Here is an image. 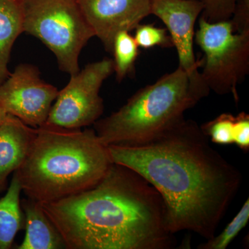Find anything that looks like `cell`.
Listing matches in <instances>:
<instances>
[{"label": "cell", "instance_id": "obj_1", "mask_svg": "<svg viewBox=\"0 0 249 249\" xmlns=\"http://www.w3.org/2000/svg\"><path fill=\"white\" fill-rule=\"evenodd\" d=\"M108 148L113 163L137 172L160 193L172 233L189 231L206 240L216 235L242 175L196 121L183 116L148 142Z\"/></svg>", "mask_w": 249, "mask_h": 249}, {"label": "cell", "instance_id": "obj_2", "mask_svg": "<svg viewBox=\"0 0 249 249\" xmlns=\"http://www.w3.org/2000/svg\"><path fill=\"white\" fill-rule=\"evenodd\" d=\"M41 205L67 249H168L176 243L160 193L124 165L113 163L87 191Z\"/></svg>", "mask_w": 249, "mask_h": 249}, {"label": "cell", "instance_id": "obj_3", "mask_svg": "<svg viewBox=\"0 0 249 249\" xmlns=\"http://www.w3.org/2000/svg\"><path fill=\"white\" fill-rule=\"evenodd\" d=\"M113 163L94 129L44 124L36 128L27 157L14 173L26 196L42 204L92 188Z\"/></svg>", "mask_w": 249, "mask_h": 249}, {"label": "cell", "instance_id": "obj_4", "mask_svg": "<svg viewBox=\"0 0 249 249\" xmlns=\"http://www.w3.org/2000/svg\"><path fill=\"white\" fill-rule=\"evenodd\" d=\"M199 69L178 67L137 91L119 110L99 119L93 129L105 145H136L155 138L210 93Z\"/></svg>", "mask_w": 249, "mask_h": 249}, {"label": "cell", "instance_id": "obj_5", "mask_svg": "<svg viewBox=\"0 0 249 249\" xmlns=\"http://www.w3.org/2000/svg\"><path fill=\"white\" fill-rule=\"evenodd\" d=\"M20 4L23 31L53 52L61 71L78 73L81 51L95 34L76 0H20Z\"/></svg>", "mask_w": 249, "mask_h": 249}, {"label": "cell", "instance_id": "obj_6", "mask_svg": "<svg viewBox=\"0 0 249 249\" xmlns=\"http://www.w3.org/2000/svg\"><path fill=\"white\" fill-rule=\"evenodd\" d=\"M199 24L195 36L205 54L201 76L210 91L231 93L237 102V85L249 71V32H235L230 19L210 23L201 16Z\"/></svg>", "mask_w": 249, "mask_h": 249}, {"label": "cell", "instance_id": "obj_7", "mask_svg": "<svg viewBox=\"0 0 249 249\" xmlns=\"http://www.w3.org/2000/svg\"><path fill=\"white\" fill-rule=\"evenodd\" d=\"M114 71V60L105 58L72 75L68 84L59 91L45 124L67 129L93 124L104 110L100 89Z\"/></svg>", "mask_w": 249, "mask_h": 249}, {"label": "cell", "instance_id": "obj_8", "mask_svg": "<svg viewBox=\"0 0 249 249\" xmlns=\"http://www.w3.org/2000/svg\"><path fill=\"white\" fill-rule=\"evenodd\" d=\"M58 89L40 78L38 69L21 64L0 85V107L30 127L43 125Z\"/></svg>", "mask_w": 249, "mask_h": 249}, {"label": "cell", "instance_id": "obj_9", "mask_svg": "<svg viewBox=\"0 0 249 249\" xmlns=\"http://www.w3.org/2000/svg\"><path fill=\"white\" fill-rule=\"evenodd\" d=\"M87 22L107 52L119 32L136 29L151 14V0H76Z\"/></svg>", "mask_w": 249, "mask_h": 249}, {"label": "cell", "instance_id": "obj_10", "mask_svg": "<svg viewBox=\"0 0 249 249\" xmlns=\"http://www.w3.org/2000/svg\"><path fill=\"white\" fill-rule=\"evenodd\" d=\"M204 10L198 0H151V14L160 18L169 31L178 54V67L188 73L203 64L196 59L193 49L195 25Z\"/></svg>", "mask_w": 249, "mask_h": 249}, {"label": "cell", "instance_id": "obj_11", "mask_svg": "<svg viewBox=\"0 0 249 249\" xmlns=\"http://www.w3.org/2000/svg\"><path fill=\"white\" fill-rule=\"evenodd\" d=\"M36 134V128L10 114L0 124V193L7 190L9 175L24 163Z\"/></svg>", "mask_w": 249, "mask_h": 249}, {"label": "cell", "instance_id": "obj_12", "mask_svg": "<svg viewBox=\"0 0 249 249\" xmlns=\"http://www.w3.org/2000/svg\"><path fill=\"white\" fill-rule=\"evenodd\" d=\"M24 217L25 237L18 249H65L66 245L40 203L30 198L20 201Z\"/></svg>", "mask_w": 249, "mask_h": 249}, {"label": "cell", "instance_id": "obj_13", "mask_svg": "<svg viewBox=\"0 0 249 249\" xmlns=\"http://www.w3.org/2000/svg\"><path fill=\"white\" fill-rule=\"evenodd\" d=\"M23 32L20 0H0V85L11 74L8 65L11 50Z\"/></svg>", "mask_w": 249, "mask_h": 249}, {"label": "cell", "instance_id": "obj_14", "mask_svg": "<svg viewBox=\"0 0 249 249\" xmlns=\"http://www.w3.org/2000/svg\"><path fill=\"white\" fill-rule=\"evenodd\" d=\"M22 189L14 173L7 192L0 198V249H11L15 237L24 228V217L20 204Z\"/></svg>", "mask_w": 249, "mask_h": 249}, {"label": "cell", "instance_id": "obj_15", "mask_svg": "<svg viewBox=\"0 0 249 249\" xmlns=\"http://www.w3.org/2000/svg\"><path fill=\"white\" fill-rule=\"evenodd\" d=\"M139 47L129 31H123L116 35L113 45L114 66L116 79L124 80L134 69L139 54Z\"/></svg>", "mask_w": 249, "mask_h": 249}, {"label": "cell", "instance_id": "obj_16", "mask_svg": "<svg viewBox=\"0 0 249 249\" xmlns=\"http://www.w3.org/2000/svg\"><path fill=\"white\" fill-rule=\"evenodd\" d=\"M249 220V199L245 201L231 222L218 235L198 246L199 249H226Z\"/></svg>", "mask_w": 249, "mask_h": 249}, {"label": "cell", "instance_id": "obj_17", "mask_svg": "<svg viewBox=\"0 0 249 249\" xmlns=\"http://www.w3.org/2000/svg\"><path fill=\"white\" fill-rule=\"evenodd\" d=\"M235 116L224 113L213 120L200 126L201 130L211 142L221 145L233 143Z\"/></svg>", "mask_w": 249, "mask_h": 249}, {"label": "cell", "instance_id": "obj_18", "mask_svg": "<svg viewBox=\"0 0 249 249\" xmlns=\"http://www.w3.org/2000/svg\"><path fill=\"white\" fill-rule=\"evenodd\" d=\"M134 38L139 47L150 49L152 47H171L173 46L170 36L166 29L155 27L151 24H139L136 28Z\"/></svg>", "mask_w": 249, "mask_h": 249}, {"label": "cell", "instance_id": "obj_19", "mask_svg": "<svg viewBox=\"0 0 249 249\" xmlns=\"http://www.w3.org/2000/svg\"><path fill=\"white\" fill-rule=\"evenodd\" d=\"M204 5L201 17L208 22L216 23L231 19L237 0H198Z\"/></svg>", "mask_w": 249, "mask_h": 249}, {"label": "cell", "instance_id": "obj_20", "mask_svg": "<svg viewBox=\"0 0 249 249\" xmlns=\"http://www.w3.org/2000/svg\"><path fill=\"white\" fill-rule=\"evenodd\" d=\"M233 143L241 150H249V115L245 112L235 116L233 129Z\"/></svg>", "mask_w": 249, "mask_h": 249}, {"label": "cell", "instance_id": "obj_21", "mask_svg": "<svg viewBox=\"0 0 249 249\" xmlns=\"http://www.w3.org/2000/svg\"><path fill=\"white\" fill-rule=\"evenodd\" d=\"M230 20L235 32H249V0H237Z\"/></svg>", "mask_w": 249, "mask_h": 249}, {"label": "cell", "instance_id": "obj_22", "mask_svg": "<svg viewBox=\"0 0 249 249\" xmlns=\"http://www.w3.org/2000/svg\"><path fill=\"white\" fill-rule=\"evenodd\" d=\"M6 116H7V114H6V112L0 107V124H2L3 121L6 119Z\"/></svg>", "mask_w": 249, "mask_h": 249}]
</instances>
